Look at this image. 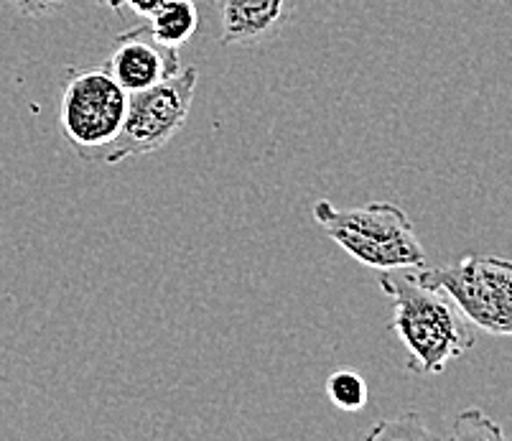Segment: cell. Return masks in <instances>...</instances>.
<instances>
[{
    "label": "cell",
    "instance_id": "6da1fadb",
    "mask_svg": "<svg viewBox=\"0 0 512 441\" xmlns=\"http://www.w3.org/2000/svg\"><path fill=\"white\" fill-rule=\"evenodd\" d=\"M377 283L393 301L390 329L406 347L411 373L439 375L472 350L474 334L462 311L444 291L418 281L413 268L380 271Z\"/></svg>",
    "mask_w": 512,
    "mask_h": 441
},
{
    "label": "cell",
    "instance_id": "7a4b0ae2",
    "mask_svg": "<svg viewBox=\"0 0 512 441\" xmlns=\"http://www.w3.org/2000/svg\"><path fill=\"white\" fill-rule=\"evenodd\" d=\"M311 212L316 225L324 227L329 238L362 266L375 271L426 266V250L398 204L370 202L365 207L339 210L327 199H319Z\"/></svg>",
    "mask_w": 512,
    "mask_h": 441
},
{
    "label": "cell",
    "instance_id": "3957f363",
    "mask_svg": "<svg viewBox=\"0 0 512 441\" xmlns=\"http://www.w3.org/2000/svg\"><path fill=\"white\" fill-rule=\"evenodd\" d=\"M416 278L449 296L474 327L512 337V261L500 255H464L444 268H413Z\"/></svg>",
    "mask_w": 512,
    "mask_h": 441
},
{
    "label": "cell",
    "instance_id": "277c9868",
    "mask_svg": "<svg viewBox=\"0 0 512 441\" xmlns=\"http://www.w3.org/2000/svg\"><path fill=\"white\" fill-rule=\"evenodd\" d=\"M197 67H186L169 80L128 95V110L115 141L97 164H120L133 156L156 153L184 128L197 90Z\"/></svg>",
    "mask_w": 512,
    "mask_h": 441
},
{
    "label": "cell",
    "instance_id": "5b68a950",
    "mask_svg": "<svg viewBox=\"0 0 512 441\" xmlns=\"http://www.w3.org/2000/svg\"><path fill=\"white\" fill-rule=\"evenodd\" d=\"M128 110V92L102 67L79 69L67 80L59 100V128L79 159L100 161L115 141Z\"/></svg>",
    "mask_w": 512,
    "mask_h": 441
},
{
    "label": "cell",
    "instance_id": "8992f818",
    "mask_svg": "<svg viewBox=\"0 0 512 441\" xmlns=\"http://www.w3.org/2000/svg\"><path fill=\"white\" fill-rule=\"evenodd\" d=\"M105 69L128 95H133L179 74L181 59L179 49H171L153 39L151 26L146 23L118 36Z\"/></svg>",
    "mask_w": 512,
    "mask_h": 441
},
{
    "label": "cell",
    "instance_id": "52a82bcc",
    "mask_svg": "<svg viewBox=\"0 0 512 441\" xmlns=\"http://www.w3.org/2000/svg\"><path fill=\"white\" fill-rule=\"evenodd\" d=\"M299 0H217L225 46H258L283 31Z\"/></svg>",
    "mask_w": 512,
    "mask_h": 441
},
{
    "label": "cell",
    "instance_id": "ba28073f",
    "mask_svg": "<svg viewBox=\"0 0 512 441\" xmlns=\"http://www.w3.org/2000/svg\"><path fill=\"white\" fill-rule=\"evenodd\" d=\"M202 23V13L194 0H164V6L151 16V34L158 44L181 49L192 41Z\"/></svg>",
    "mask_w": 512,
    "mask_h": 441
},
{
    "label": "cell",
    "instance_id": "9c48e42d",
    "mask_svg": "<svg viewBox=\"0 0 512 441\" xmlns=\"http://www.w3.org/2000/svg\"><path fill=\"white\" fill-rule=\"evenodd\" d=\"M327 396L339 411L355 413L367 406V383L355 370H337L327 380Z\"/></svg>",
    "mask_w": 512,
    "mask_h": 441
},
{
    "label": "cell",
    "instance_id": "30bf717a",
    "mask_svg": "<svg viewBox=\"0 0 512 441\" xmlns=\"http://www.w3.org/2000/svg\"><path fill=\"white\" fill-rule=\"evenodd\" d=\"M454 436H497L500 439L502 429L479 411H467L456 421Z\"/></svg>",
    "mask_w": 512,
    "mask_h": 441
},
{
    "label": "cell",
    "instance_id": "8fae6325",
    "mask_svg": "<svg viewBox=\"0 0 512 441\" xmlns=\"http://www.w3.org/2000/svg\"><path fill=\"white\" fill-rule=\"evenodd\" d=\"M8 6L18 13V16H51L67 3V0H6Z\"/></svg>",
    "mask_w": 512,
    "mask_h": 441
},
{
    "label": "cell",
    "instance_id": "7c38bea8",
    "mask_svg": "<svg viewBox=\"0 0 512 441\" xmlns=\"http://www.w3.org/2000/svg\"><path fill=\"white\" fill-rule=\"evenodd\" d=\"M123 6H128L130 11L138 13V16L151 18L158 8L164 6V0H123Z\"/></svg>",
    "mask_w": 512,
    "mask_h": 441
},
{
    "label": "cell",
    "instance_id": "4fadbf2b",
    "mask_svg": "<svg viewBox=\"0 0 512 441\" xmlns=\"http://www.w3.org/2000/svg\"><path fill=\"white\" fill-rule=\"evenodd\" d=\"M110 11H120V6H123V0H102Z\"/></svg>",
    "mask_w": 512,
    "mask_h": 441
},
{
    "label": "cell",
    "instance_id": "5bb4252c",
    "mask_svg": "<svg viewBox=\"0 0 512 441\" xmlns=\"http://www.w3.org/2000/svg\"><path fill=\"white\" fill-rule=\"evenodd\" d=\"M199 8H214L217 6V0H194Z\"/></svg>",
    "mask_w": 512,
    "mask_h": 441
}]
</instances>
